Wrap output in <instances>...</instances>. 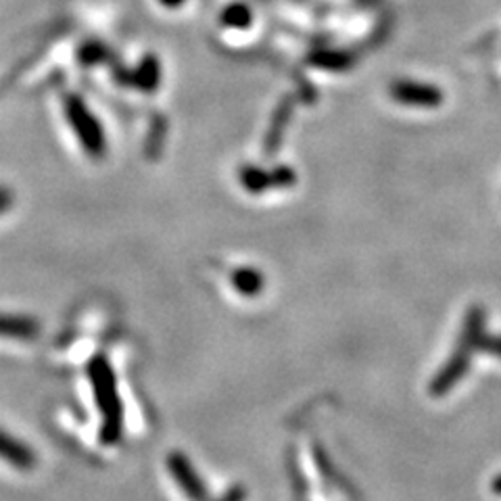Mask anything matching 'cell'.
I'll return each mask as SVG.
<instances>
[{
	"mask_svg": "<svg viewBox=\"0 0 501 501\" xmlns=\"http://www.w3.org/2000/svg\"><path fill=\"white\" fill-rule=\"evenodd\" d=\"M0 460L21 472H27L36 466L34 449L26 441L3 431V428H0Z\"/></svg>",
	"mask_w": 501,
	"mask_h": 501,
	"instance_id": "cell-3",
	"label": "cell"
},
{
	"mask_svg": "<svg viewBox=\"0 0 501 501\" xmlns=\"http://www.w3.org/2000/svg\"><path fill=\"white\" fill-rule=\"evenodd\" d=\"M90 379L94 387V395H97L99 410L103 412L105 423H103V441L113 443L120 439V428H121V405L120 395L115 389V376L111 372V366L107 364L103 358L94 360L90 364Z\"/></svg>",
	"mask_w": 501,
	"mask_h": 501,
	"instance_id": "cell-1",
	"label": "cell"
},
{
	"mask_svg": "<svg viewBox=\"0 0 501 501\" xmlns=\"http://www.w3.org/2000/svg\"><path fill=\"white\" fill-rule=\"evenodd\" d=\"M232 282H235L238 293H243V295H257L261 290V287H264V280H261V276L257 272H253V270L238 272L235 278H232Z\"/></svg>",
	"mask_w": 501,
	"mask_h": 501,
	"instance_id": "cell-5",
	"label": "cell"
},
{
	"mask_svg": "<svg viewBox=\"0 0 501 501\" xmlns=\"http://www.w3.org/2000/svg\"><path fill=\"white\" fill-rule=\"evenodd\" d=\"M245 497H246V491L243 486H232V489L224 493L217 501H245Z\"/></svg>",
	"mask_w": 501,
	"mask_h": 501,
	"instance_id": "cell-6",
	"label": "cell"
},
{
	"mask_svg": "<svg viewBox=\"0 0 501 501\" xmlns=\"http://www.w3.org/2000/svg\"><path fill=\"white\" fill-rule=\"evenodd\" d=\"M0 334L16 339H34L38 334V324L27 318H0Z\"/></svg>",
	"mask_w": 501,
	"mask_h": 501,
	"instance_id": "cell-4",
	"label": "cell"
},
{
	"mask_svg": "<svg viewBox=\"0 0 501 501\" xmlns=\"http://www.w3.org/2000/svg\"><path fill=\"white\" fill-rule=\"evenodd\" d=\"M165 466L170 470L173 483L178 485V489L191 501H205L207 499V486L205 481L199 476L197 468L193 466V462L188 460V455L180 452H172L167 455Z\"/></svg>",
	"mask_w": 501,
	"mask_h": 501,
	"instance_id": "cell-2",
	"label": "cell"
}]
</instances>
